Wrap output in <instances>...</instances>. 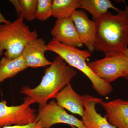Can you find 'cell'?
<instances>
[{"label": "cell", "mask_w": 128, "mask_h": 128, "mask_svg": "<svg viewBox=\"0 0 128 128\" xmlns=\"http://www.w3.org/2000/svg\"><path fill=\"white\" fill-rule=\"evenodd\" d=\"M87 64L97 76L108 83L120 77L128 80V58L124 53L105 56Z\"/></svg>", "instance_id": "cell-5"}, {"label": "cell", "mask_w": 128, "mask_h": 128, "mask_svg": "<svg viewBox=\"0 0 128 128\" xmlns=\"http://www.w3.org/2000/svg\"><path fill=\"white\" fill-rule=\"evenodd\" d=\"M10 22H11L10 21L6 20L0 12V25L3 24L9 23Z\"/></svg>", "instance_id": "cell-21"}, {"label": "cell", "mask_w": 128, "mask_h": 128, "mask_svg": "<svg viewBox=\"0 0 128 128\" xmlns=\"http://www.w3.org/2000/svg\"><path fill=\"white\" fill-rule=\"evenodd\" d=\"M95 22L97 27L95 50L107 56L124 53L128 48V16L125 9L115 15L108 12Z\"/></svg>", "instance_id": "cell-1"}, {"label": "cell", "mask_w": 128, "mask_h": 128, "mask_svg": "<svg viewBox=\"0 0 128 128\" xmlns=\"http://www.w3.org/2000/svg\"><path fill=\"white\" fill-rule=\"evenodd\" d=\"M47 50L56 53L70 66L84 73L91 82L93 89L101 96H105L113 90L110 83L98 78L86 63L91 55L89 51L66 46L54 38L47 44Z\"/></svg>", "instance_id": "cell-3"}, {"label": "cell", "mask_w": 128, "mask_h": 128, "mask_svg": "<svg viewBox=\"0 0 128 128\" xmlns=\"http://www.w3.org/2000/svg\"><path fill=\"white\" fill-rule=\"evenodd\" d=\"M21 15L28 21L36 18L38 0H19Z\"/></svg>", "instance_id": "cell-17"}, {"label": "cell", "mask_w": 128, "mask_h": 128, "mask_svg": "<svg viewBox=\"0 0 128 128\" xmlns=\"http://www.w3.org/2000/svg\"><path fill=\"white\" fill-rule=\"evenodd\" d=\"M47 51L46 41L42 38H36L30 41L25 46L22 55L27 67H44L52 64L44 56Z\"/></svg>", "instance_id": "cell-12"}, {"label": "cell", "mask_w": 128, "mask_h": 128, "mask_svg": "<svg viewBox=\"0 0 128 128\" xmlns=\"http://www.w3.org/2000/svg\"><path fill=\"white\" fill-rule=\"evenodd\" d=\"M10 2H11L12 5L14 6V7L16 8V11L17 12L18 16L21 15L20 12V8H19V3H18V0H9Z\"/></svg>", "instance_id": "cell-20"}, {"label": "cell", "mask_w": 128, "mask_h": 128, "mask_svg": "<svg viewBox=\"0 0 128 128\" xmlns=\"http://www.w3.org/2000/svg\"><path fill=\"white\" fill-rule=\"evenodd\" d=\"M82 8L90 13L93 20L96 21L101 18L108 12V9H112L117 12L121 10L114 6L109 0H80Z\"/></svg>", "instance_id": "cell-15"}, {"label": "cell", "mask_w": 128, "mask_h": 128, "mask_svg": "<svg viewBox=\"0 0 128 128\" xmlns=\"http://www.w3.org/2000/svg\"><path fill=\"white\" fill-rule=\"evenodd\" d=\"M21 105L9 106L5 100L0 102V128L12 125H23L36 121L35 109L30 106L34 103L30 97L24 98Z\"/></svg>", "instance_id": "cell-6"}, {"label": "cell", "mask_w": 128, "mask_h": 128, "mask_svg": "<svg viewBox=\"0 0 128 128\" xmlns=\"http://www.w3.org/2000/svg\"><path fill=\"white\" fill-rule=\"evenodd\" d=\"M80 6V0H54L52 4V16L57 19L71 18Z\"/></svg>", "instance_id": "cell-16"}, {"label": "cell", "mask_w": 128, "mask_h": 128, "mask_svg": "<svg viewBox=\"0 0 128 128\" xmlns=\"http://www.w3.org/2000/svg\"><path fill=\"white\" fill-rule=\"evenodd\" d=\"M124 54H125V55H126V56L128 58V48H127L126 50H124Z\"/></svg>", "instance_id": "cell-22"}, {"label": "cell", "mask_w": 128, "mask_h": 128, "mask_svg": "<svg viewBox=\"0 0 128 128\" xmlns=\"http://www.w3.org/2000/svg\"><path fill=\"white\" fill-rule=\"evenodd\" d=\"M54 98L60 106L82 117L84 112L82 96L74 90L70 83L56 95Z\"/></svg>", "instance_id": "cell-13"}, {"label": "cell", "mask_w": 128, "mask_h": 128, "mask_svg": "<svg viewBox=\"0 0 128 128\" xmlns=\"http://www.w3.org/2000/svg\"><path fill=\"white\" fill-rule=\"evenodd\" d=\"M0 128H43L40 121H36L34 122L23 125H12L5 126Z\"/></svg>", "instance_id": "cell-19"}, {"label": "cell", "mask_w": 128, "mask_h": 128, "mask_svg": "<svg viewBox=\"0 0 128 128\" xmlns=\"http://www.w3.org/2000/svg\"><path fill=\"white\" fill-rule=\"evenodd\" d=\"M79 38L90 52L95 50L96 38L97 27L96 22L89 19L83 10H76L71 17Z\"/></svg>", "instance_id": "cell-8"}, {"label": "cell", "mask_w": 128, "mask_h": 128, "mask_svg": "<svg viewBox=\"0 0 128 128\" xmlns=\"http://www.w3.org/2000/svg\"><path fill=\"white\" fill-rule=\"evenodd\" d=\"M36 121H40L43 128H50L56 124H65L76 127L85 128L82 120L67 113L52 100L46 105L39 107Z\"/></svg>", "instance_id": "cell-7"}, {"label": "cell", "mask_w": 128, "mask_h": 128, "mask_svg": "<svg viewBox=\"0 0 128 128\" xmlns=\"http://www.w3.org/2000/svg\"><path fill=\"white\" fill-rule=\"evenodd\" d=\"M84 112L82 121L88 128H116L96 112V105L101 104L103 100L89 95L82 96Z\"/></svg>", "instance_id": "cell-10"}, {"label": "cell", "mask_w": 128, "mask_h": 128, "mask_svg": "<svg viewBox=\"0 0 128 128\" xmlns=\"http://www.w3.org/2000/svg\"><path fill=\"white\" fill-rule=\"evenodd\" d=\"M1 92V89H0V92Z\"/></svg>", "instance_id": "cell-24"}, {"label": "cell", "mask_w": 128, "mask_h": 128, "mask_svg": "<svg viewBox=\"0 0 128 128\" xmlns=\"http://www.w3.org/2000/svg\"><path fill=\"white\" fill-rule=\"evenodd\" d=\"M125 10H126V12H127V14H128V6H126Z\"/></svg>", "instance_id": "cell-23"}, {"label": "cell", "mask_w": 128, "mask_h": 128, "mask_svg": "<svg viewBox=\"0 0 128 128\" xmlns=\"http://www.w3.org/2000/svg\"><path fill=\"white\" fill-rule=\"evenodd\" d=\"M106 114L104 117L116 128H128V100L116 99L101 104Z\"/></svg>", "instance_id": "cell-11"}, {"label": "cell", "mask_w": 128, "mask_h": 128, "mask_svg": "<svg viewBox=\"0 0 128 128\" xmlns=\"http://www.w3.org/2000/svg\"><path fill=\"white\" fill-rule=\"evenodd\" d=\"M27 68L22 55L14 60L2 57L0 60V83L14 77Z\"/></svg>", "instance_id": "cell-14"}, {"label": "cell", "mask_w": 128, "mask_h": 128, "mask_svg": "<svg viewBox=\"0 0 128 128\" xmlns=\"http://www.w3.org/2000/svg\"><path fill=\"white\" fill-rule=\"evenodd\" d=\"M51 34L57 41L66 46L77 48L83 46L71 18L57 19Z\"/></svg>", "instance_id": "cell-9"}, {"label": "cell", "mask_w": 128, "mask_h": 128, "mask_svg": "<svg viewBox=\"0 0 128 128\" xmlns=\"http://www.w3.org/2000/svg\"><path fill=\"white\" fill-rule=\"evenodd\" d=\"M36 30L32 31L24 22L22 15L12 22L0 25V56L3 54L10 60L22 55L24 48L30 41L38 38Z\"/></svg>", "instance_id": "cell-4"}, {"label": "cell", "mask_w": 128, "mask_h": 128, "mask_svg": "<svg viewBox=\"0 0 128 128\" xmlns=\"http://www.w3.org/2000/svg\"><path fill=\"white\" fill-rule=\"evenodd\" d=\"M52 0H38L36 18L43 21L52 16Z\"/></svg>", "instance_id": "cell-18"}, {"label": "cell", "mask_w": 128, "mask_h": 128, "mask_svg": "<svg viewBox=\"0 0 128 128\" xmlns=\"http://www.w3.org/2000/svg\"><path fill=\"white\" fill-rule=\"evenodd\" d=\"M77 74L74 68L68 65L59 56L55 57L52 64L46 67L44 74L39 85L31 88L23 86L20 90L22 94L30 97L34 103L42 106L51 98L69 84Z\"/></svg>", "instance_id": "cell-2"}]
</instances>
